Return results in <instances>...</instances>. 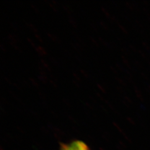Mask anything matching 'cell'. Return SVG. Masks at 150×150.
I'll return each mask as SVG.
<instances>
[{
  "mask_svg": "<svg viewBox=\"0 0 150 150\" xmlns=\"http://www.w3.org/2000/svg\"><path fill=\"white\" fill-rule=\"evenodd\" d=\"M61 150H90L86 144L80 140L74 141L68 144H64Z\"/></svg>",
  "mask_w": 150,
  "mask_h": 150,
  "instance_id": "1",
  "label": "cell"
}]
</instances>
